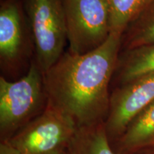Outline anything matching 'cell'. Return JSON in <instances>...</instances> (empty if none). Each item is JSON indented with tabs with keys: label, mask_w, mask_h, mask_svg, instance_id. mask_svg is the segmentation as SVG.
<instances>
[{
	"label": "cell",
	"mask_w": 154,
	"mask_h": 154,
	"mask_svg": "<svg viewBox=\"0 0 154 154\" xmlns=\"http://www.w3.org/2000/svg\"><path fill=\"white\" fill-rule=\"evenodd\" d=\"M121 43V34L111 32L91 52L74 55L64 51L43 74L48 103L69 116L78 127L105 122Z\"/></svg>",
	"instance_id": "1"
},
{
	"label": "cell",
	"mask_w": 154,
	"mask_h": 154,
	"mask_svg": "<svg viewBox=\"0 0 154 154\" xmlns=\"http://www.w3.org/2000/svg\"><path fill=\"white\" fill-rule=\"evenodd\" d=\"M47 103L43 73L36 61L20 79L0 77V141L9 140L41 114Z\"/></svg>",
	"instance_id": "2"
},
{
	"label": "cell",
	"mask_w": 154,
	"mask_h": 154,
	"mask_svg": "<svg viewBox=\"0 0 154 154\" xmlns=\"http://www.w3.org/2000/svg\"><path fill=\"white\" fill-rule=\"evenodd\" d=\"M36 56L44 74L64 52L67 42L63 0H24Z\"/></svg>",
	"instance_id": "3"
},
{
	"label": "cell",
	"mask_w": 154,
	"mask_h": 154,
	"mask_svg": "<svg viewBox=\"0 0 154 154\" xmlns=\"http://www.w3.org/2000/svg\"><path fill=\"white\" fill-rule=\"evenodd\" d=\"M68 51L84 55L101 47L111 34L108 0H63Z\"/></svg>",
	"instance_id": "4"
},
{
	"label": "cell",
	"mask_w": 154,
	"mask_h": 154,
	"mask_svg": "<svg viewBox=\"0 0 154 154\" xmlns=\"http://www.w3.org/2000/svg\"><path fill=\"white\" fill-rule=\"evenodd\" d=\"M77 128L69 116L47 103L41 114L8 140L23 154H63Z\"/></svg>",
	"instance_id": "5"
},
{
	"label": "cell",
	"mask_w": 154,
	"mask_h": 154,
	"mask_svg": "<svg viewBox=\"0 0 154 154\" xmlns=\"http://www.w3.org/2000/svg\"><path fill=\"white\" fill-rule=\"evenodd\" d=\"M154 101V73L113 88L104 122L111 143L118 140L135 117Z\"/></svg>",
	"instance_id": "6"
},
{
	"label": "cell",
	"mask_w": 154,
	"mask_h": 154,
	"mask_svg": "<svg viewBox=\"0 0 154 154\" xmlns=\"http://www.w3.org/2000/svg\"><path fill=\"white\" fill-rule=\"evenodd\" d=\"M22 13L14 0H5L0 7L1 65L14 64L23 57L24 32Z\"/></svg>",
	"instance_id": "7"
},
{
	"label": "cell",
	"mask_w": 154,
	"mask_h": 154,
	"mask_svg": "<svg viewBox=\"0 0 154 154\" xmlns=\"http://www.w3.org/2000/svg\"><path fill=\"white\" fill-rule=\"evenodd\" d=\"M117 154H134L154 148V101L140 111L118 140L111 143Z\"/></svg>",
	"instance_id": "8"
},
{
	"label": "cell",
	"mask_w": 154,
	"mask_h": 154,
	"mask_svg": "<svg viewBox=\"0 0 154 154\" xmlns=\"http://www.w3.org/2000/svg\"><path fill=\"white\" fill-rule=\"evenodd\" d=\"M154 73V44L119 52L111 80L115 87Z\"/></svg>",
	"instance_id": "9"
},
{
	"label": "cell",
	"mask_w": 154,
	"mask_h": 154,
	"mask_svg": "<svg viewBox=\"0 0 154 154\" xmlns=\"http://www.w3.org/2000/svg\"><path fill=\"white\" fill-rule=\"evenodd\" d=\"M66 154H117L106 131L104 122L78 127Z\"/></svg>",
	"instance_id": "10"
},
{
	"label": "cell",
	"mask_w": 154,
	"mask_h": 154,
	"mask_svg": "<svg viewBox=\"0 0 154 154\" xmlns=\"http://www.w3.org/2000/svg\"><path fill=\"white\" fill-rule=\"evenodd\" d=\"M154 44V1L127 26L121 35V51Z\"/></svg>",
	"instance_id": "11"
},
{
	"label": "cell",
	"mask_w": 154,
	"mask_h": 154,
	"mask_svg": "<svg viewBox=\"0 0 154 154\" xmlns=\"http://www.w3.org/2000/svg\"><path fill=\"white\" fill-rule=\"evenodd\" d=\"M154 0H108L110 7L111 32L122 35L127 26Z\"/></svg>",
	"instance_id": "12"
},
{
	"label": "cell",
	"mask_w": 154,
	"mask_h": 154,
	"mask_svg": "<svg viewBox=\"0 0 154 154\" xmlns=\"http://www.w3.org/2000/svg\"><path fill=\"white\" fill-rule=\"evenodd\" d=\"M0 154H23L9 140L0 141Z\"/></svg>",
	"instance_id": "13"
},
{
	"label": "cell",
	"mask_w": 154,
	"mask_h": 154,
	"mask_svg": "<svg viewBox=\"0 0 154 154\" xmlns=\"http://www.w3.org/2000/svg\"><path fill=\"white\" fill-rule=\"evenodd\" d=\"M153 153V154H154V152H153V153Z\"/></svg>",
	"instance_id": "14"
},
{
	"label": "cell",
	"mask_w": 154,
	"mask_h": 154,
	"mask_svg": "<svg viewBox=\"0 0 154 154\" xmlns=\"http://www.w3.org/2000/svg\"><path fill=\"white\" fill-rule=\"evenodd\" d=\"M63 154H66V153H63Z\"/></svg>",
	"instance_id": "15"
}]
</instances>
